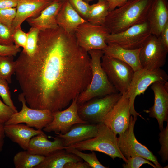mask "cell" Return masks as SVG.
<instances>
[{
	"label": "cell",
	"instance_id": "obj_1",
	"mask_svg": "<svg viewBox=\"0 0 168 168\" xmlns=\"http://www.w3.org/2000/svg\"><path fill=\"white\" fill-rule=\"evenodd\" d=\"M15 61L16 79L33 109L62 110L91 79L88 52L78 44L74 33L59 26L40 30L33 55L21 51Z\"/></svg>",
	"mask_w": 168,
	"mask_h": 168
},
{
	"label": "cell",
	"instance_id": "obj_2",
	"mask_svg": "<svg viewBox=\"0 0 168 168\" xmlns=\"http://www.w3.org/2000/svg\"><path fill=\"white\" fill-rule=\"evenodd\" d=\"M153 0H129L122 6L109 11L104 25L110 34L123 31L147 21Z\"/></svg>",
	"mask_w": 168,
	"mask_h": 168
},
{
	"label": "cell",
	"instance_id": "obj_3",
	"mask_svg": "<svg viewBox=\"0 0 168 168\" xmlns=\"http://www.w3.org/2000/svg\"><path fill=\"white\" fill-rule=\"evenodd\" d=\"M88 53L90 57L91 81L86 88L77 97L78 105L95 98L119 92L109 81L101 65L103 51L92 49Z\"/></svg>",
	"mask_w": 168,
	"mask_h": 168
},
{
	"label": "cell",
	"instance_id": "obj_4",
	"mask_svg": "<svg viewBox=\"0 0 168 168\" xmlns=\"http://www.w3.org/2000/svg\"><path fill=\"white\" fill-rule=\"evenodd\" d=\"M98 124V133L95 137L67 147L74 148L81 151L89 150L101 152L114 160L118 157L126 162L127 159L118 147L116 135L103 123Z\"/></svg>",
	"mask_w": 168,
	"mask_h": 168
},
{
	"label": "cell",
	"instance_id": "obj_5",
	"mask_svg": "<svg viewBox=\"0 0 168 168\" xmlns=\"http://www.w3.org/2000/svg\"><path fill=\"white\" fill-rule=\"evenodd\" d=\"M168 75L161 68L149 70L143 68L135 71L130 86L127 93L130 104V114L133 117L141 116L135 110L134 103L136 97L143 94L148 87L153 83L159 82L165 83Z\"/></svg>",
	"mask_w": 168,
	"mask_h": 168
},
{
	"label": "cell",
	"instance_id": "obj_6",
	"mask_svg": "<svg viewBox=\"0 0 168 168\" xmlns=\"http://www.w3.org/2000/svg\"><path fill=\"white\" fill-rule=\"evenodd\" d=\"M119 92L92 99L78 105V113L80 118L88 124L103 123L106 116L120 98Z\"/></svg>",
	"mask_w": 168,
	"mask_h": 168
},
{
	"label": "cell",
	"instance_id": "obj_7",
	"mask_svg": "<svg viewBox=\"0 0 168 168\" xmlns=\"http://www.w3.org/2000/svg\"><path fill=\"white\" fill-rule=\"evenodd\" d=\"M137 120V117L130 116L128 128L119 134L117 138V144L119 150L126 159L131 157L140 156L152 162L157 168H162L157 157L152 152L136 139L134 129Z\"/></svg>",
	"mask_w": 168,
	"mask_h": 168
},
{
	"label": "cell",
	"instance_id": "obj_8",
	"mask_svg": "<svg viewBox=\"0 0 168 168\" xmlns=\"http://www.w3.org/2000/svg\"><path fill=\"white\" fill-rule=\"evenodd\" d=\"M102 67L110 82L121 94L127 92L132 80L134 71L128 64L117 59L104 54Z\"/></svg>",
	"mask_w": 168,
	"mask_h": 168
},
{
	"label": "cell",
	"instance_id": "obj_9",
	"mask_svg": "<svg viewBox=\"0 0 168 168\" xmlns=\"http://www.w3.org/2000/svg\"><path fill=\"white\" fill-rule=\"evenodd\" d=\"M151 35L150 25L147 21L118 33L109 34L106 37V42L126 49H135L141 48Z\"/></svg>",
	"mask_w": 168,
	"mask_h": 168
},
{
	"label": "cell",
	"instance_id": "obj_10",
	"mask_svg": "<svg viewBox=\"0 0 168 168\" xmlns=\"http://www.w3.org/2000/svg\"><path fill=\"white\" fill-rule=\"evenodd\" d=\"M74 34L78 44L88 52L92 49L103 50L107 46L106 39L110 33L104 25L87 21L78 26Z\"/></svg>",
	"mask_w": 168,
	"mask_h": 168
},
{
	"label": "cell",
	"instance_id": "obj_11",
	"mask_svg": "<svg viewBox=\"0 0 168 168\" xmlns=\"http://www.w3.org/2000/svg\"><path fill=\"white\" fill-rule=\"evenodd\" d=\"M18 99L22 104L21 110L14 113L4 124L24 123L29 127L42 130L53 120L52 112L50 110L28 107L22 93L19 95Z\"/></svg>",
	"mask_w": 168,
	"mask_h": 168
},
{
	"label": "cell",
	"instance_id": "obj_12",
	"mask_svg": "<svg viewBox=\"0 0 168 168\" xmlns=\"http://www.w3.org/2000/svg\"><path fill=\"white\" fill-rule=\"evenodd\" d=\"M168 52L159 37L151 35L140 51L139 58L142 68L149 70L161 68L165 64Z\"/></svg>",
	"mask_w": 168,
	"mask_h": 168
},
{
	"label": "cell",
	"instance_id": "obj_13",
	"mask_svg": "<svg viewBox=\"0 0 168 168\" xmlns=\"http://www.w3.org/2000/svg\"><path fill=\"white\" fill-rule=\"evenodd\" d=\"M77 97L72 100L71 105L66 109L52 112L53 119L43 129V130L47 132H54L56 134H63L76 124L87 123L79 116Z\"/></svg>",
	"mask_w": 168,
	"mask_h": 168
},
{
	"label": "cell",
	"instance_id": "obj_14",
	"mask_svg": "<svg viewBox=\"0 0 168 168\" xmlns=\"http://www.w3.org/2000/svg\"><path fill=\"white\" fill-rule=\"evenodd\" d=\"M127 93L122 94L106 116L103 122L116 135L124 132L129 124L130 104Z\"/></svg>",
	"mask_w": 168,
	"mask_h": 168
},
{
	"label": "cell",
	"instance_id": "obj_15",
	"mask_svg": "<svg viewBox=\"0 0 168 168\" xmlns=\"http://www.w3.org/2000/svg\"><path fill=\"white\" fill-rule=\"evenodd\" d=\"M154 94V105L146 111L150 117L156 118L161 131L165 121H168V82H156L151 85Z\"/></svg>",
	"mask_w": 168,
	"mask_h": 168
},
{
	"label": "cell",
	"instance_id": "obj_16",
	"mask_svg": "<svg viewBox=\"0 0 168 168\" xmlns=\"http://www.w3.org/2000/svg\"><path fill=\"white\" fill-rule=\"evenodd\" d=\"M52 2L44 0H18L15 17L11 28L12 32L21 27L27 19L38 16Z\"/></svg>",
	"mask_w": 168,
	"mask_h": 168
},
{
	"label": "cell",
	"instance_id": "obj_17",
	"mask_svg": "<svg viewBox=\"0 0 168 168\" xmlns=\"http://www.w3.org/2000/svg\"><path fill=\"white\" fill-rule=\"evenodd\" d=\"M98 130V124L78 123L74 124L67 133L55 136L61 139L66 147L95 137Z\"/></svg>",
	"mask_w": 168,
	"mask_h": 168
},
{
	"label": "cell",
	"instance_id": "obj_18",
	"mask_svg": "<svg viewBox=\"0 0 168 168\" xmlns=\"http://www.w3.org/2000/svg\"><path fill=\"white\" fill-rule=\"evenodd\" d=\"M64 0L52 2L44 9L37 16L30 18L26 21L31 27L40 30L57 28L58 25L56 18Z\"/></svg>",
	"mask_w": 168,
	"mask_h": 168
},
{
	"label": "cell",
	"instance_id": "obj_19",
	"mask_svg": "<svg viewBox=\"0 0 168 168\" xmlns=\"http://www.w3.org/2000/svg\"><path fill=\"white\" fill-rule=\"evenodd\" d=\"M147 21L150 25L152 34L159 37L163 28L168 23V0H153Z\"/></svg>",
	"mask_w": 168,
	"mask_h": 168
},
{
	"label": "cell",
	"instance_id": "obj_20",
	"mask_svg": "<svg viewBox=\"0 0 168 168\" xmlns=\"http://www.w3.org/2000/svg\"><path fill=\"white\" fill-rule=\"evenodd\" d=\"M4 128L5 136L24 150H27L33 137L43 132L22 123L4 124Z\"/></svg>",
	"mask_w": 168,
	"mask_h": 168
},
{
	"label": "cell",
	"instance_id": "obj_21",
	"mask_svg": "<svg viewBox=\"0 0 168 168\" xmlns=\"http://www.w3.org/2000/svg\"><path fill=\"white\" fill-rule=\"evenodd\" d=\"M55 136L53 137V141L49 140L43 132L34 136L31 139L27 150L31 153L46 156L57 150L64 149L61 139Z\"/></svg>",
	"mask_w": 168,
	"mask_h": 168
},
{
	"label": "cell",
	"instance_id": "obj_22",
	"mask_svg": "<svg viewBox=\"0 0 168 168\" xmlns=\"http://www.w3.org/2000/svg\"><path fill=\"white\" fill-rule=\"evenodd\" d=\"M103 50L104 54L122 61L129 65L134 71L141 68L139 58L141 48L127 49L113 44H108Z\"/></svg>",
	"mask_w": 168,
	"mask_h": 168
},
{
	"label": "cell",
	"instance_id": "obj_23",
	"mask_svg": "<svg viewBox=\"0 0 168 168\" xmlns=\"http://www.w3.org/2000/svg\"><path fill=\"white\" fill-rule=\"evenodd\" d=\"M56 21L58 26L65 31L72 33H74L78 26L87 21L79 14L66 0H64Z\"/></svg>",
	"mask_w": 168,
	"mask_h": 168
},
{
	"label": "cell",
	"instance_id": "obj_24",
	"mask_svg": "<svg viewBox=\"0 0 168 168\" xmlns=\"http://www.w3.org/2000/svg\"><path fill=\"white\" fill-rule=\"evenodd\" d=\"M82 161V159L79 156L63 149L45 156L43 161L34 168H64L68 162Z\"/></svg>",
	"mask_w": 168,
	"mask_h": 168
},
{
	"label": "cell",
	"instance_id": "obj_25",
	"mask_svg": "<svg viewBox=\"0 0 168 168\" xmlns=\"http://www.w3.org/2000/svg\"><path fill=\"white\" fill-rule=\"evenodd\" d=\"M97 3L90 5L86 21L92 24L104 25L109 12V4L106 0H97Z\"/></svg>",
	"mask_w": 168,
	"mask_h": 168
},
{
	"label": "cell",
	"instance_id": "obj_26",
	"mask_svg": "<svg viewBox=\"0 0 168 168\" xmlns=\"http://www.w3.org/2000/svg\"><path fill=\"white\" fill-rule=\"evenodd\" d=\"M45 157L31 153L26 150L16 154L13 162L16 168H34L43 161Z\"/></svg>",
	"mask_w": 168,
	"mask_h": 168
},
{
	"label": "cell",
	"instance_id": "obj_27",
	"mask_svg": "<svg viewBox=\"0 0 168 168\" xmlns=\"http://www.w3.org/2000/svg\"><path fill=\"white\" fill-rule=\"evenodd\" d=\"M13 56H0V78L6 80L9 84L12 76L15 73L16 62Z\"/></svg>",
	"mask_w": 168,
	"mask_h": 168
},
{
	"label": "cell",
	"instance_id": "obj_28",
	"mask_svg": "<svg viewBox=\"0 0 168 168\" xmlns=\"http://www.w3.org/2000/svg\"><path fill=\"white\" fill-rule=\"evenodd\" d=\"M64 149L68 152L74 154L83 160L90 165L91 168H107L100 162L94 151H92L91 153H85L74 148L66 147Z\"/></svg>",
	"mask_w": 168,
	"mask_h": 168
},
{
	"label": "cell",
	"instance_id": "obj_29",
	"mask_svg": "<svg viewBox=\"0 0 168 168\" xmlns=\"http://www.w3.org/2000/svg\"><path fill=\"white\" fill-rule=\"evenodd\" d=\"M40 30L31 27L27 32V38L25 48L22 52L28 56H31L36 49Z\"/></svg>",
	"mask_w": 168,
	"mask_h": 168
},
{
	"label": "cell",
	"instance_id": "obj_30",
	"mask_svg": "<svg viewBox=\"0 0 168 168\" xmlns=\"http://www.w3.org/2000/svg\"><path fill=\"white\" fill-rule=\"evenodd\" d=\"M159 136V141L161 147L158 152L161 156L162 162L165 163L168 160V121L166 127L161 130Z\"/></svg>",
	"mask_w": 168,
	"mask_h": 168
},
{
	"label": "cell",
	"instance_id": "obj_31",
	"mask_svg": "<svg viewBox=\"0 0 168 168\" xmlns=\"http://www.w3.org/2000/svg\"><path fill=\"white\" fill-rule=\"evenodd\" d=\"M8 84L6 80L0 78V96L4 103L16 113L18 111L11 99Z\"/></svg>",
	"mask_w": 168,
	"mask_h": 168
},
{
	"label": "cell",
	"instance_id": "obj_32",
	"mask_svg": "<svg viewBox=\"0 0 168 168\" xmlns=\"http://www.w3.org/2000/svg\"><path fill=\"white\" fill-rule=\"evenodd\" d=\"M83 19L86 20L90 5L83 0H66Z\"/></svg>",
	"mask_w": 168,
	"mask_h": 168
},
{
	"label": "cell",
	"instance_id": "obj_33",
	"mask_svg": "<svg viewBox=\"0 0 168 168\" xmlns=\"http://www.w3.org/2000/svg\"><path fill=\"white\" fill-rule=\"evenodd\" d=\"M149 160L142 157L135 156L127 159L125 164H123L124 168H139L144 164H148L154 168H157L155 165Z\"/></svg>",
	"mask_w": 168,
	"mask_h": 168
},
{
	"label": "cell",
	"instance_id": "obj_34",
	"mask_svg": "<svg viewBox=\"0 0 168 168\" xmlns=\"http://www.w3.org/2000/svg\"><path fill=\"white\" fill-rule=\"evenodd\" d=\"M16 13V7L0 9V22L11 29Z\"/></svg>",
	"mask_w": 168,
	"mask_h": 168
},
{
	"label": "cell",
	"instance_id": "obj_35",
	"mask_svg": "<svg viewBox=\"0 0 168 168\" xmlns=\"http://www.w3.org/2000/svg\"><path fill=\"white\" fill-rule=\"evenodd\" d=\"M12 38L15 45L18 48L21 47L24 49L26 45L27 33H25L21 29V26L18 27L13 31Z\"/></svg>",
	"mask_w": 168,
	"mask_h": 168
},
{
	"label": "cell",
	"instance_id": "obj_36",
	"mask_svg": "<svg viewBox=\"0 0 168 168\" xmlns=\"http://www.w3.org/2000/svg\"><path fill=\"white\" fill-rule=\"evenodd\" d=\"M11 29L0 22V40L4 45L14 44Z\"/></svg>",
	"mask_w": 168,
	"mask_h": 168
},
{
	"label": "cell",
	"instance_id": "obj_37",
	"mask_svg": "<svg viewBox=\"0 0 168 168\" xmlns=\"http://www.w3.org/2000/svg\"><path fill=\"white\" fill-rule=\"evenodd\" d=\"M21 51L20 48L14 44L6 45L0 44V56H15Z\"/></svg>",
	"mask_w": 168,
	"mask_h": 168
},
{
	"label": "cell",
	"instance_id": "obj_38",
	"mask_svg": "<svg viewBox=\"0 0 168 168\" xmlns=\"http://www.w3.org/2000/svg\"><path fill=\"white\" fill-rule=\"evenodd\" d=\"M15 113L12 109L0 100V120L1 122L4 124Z\"/></svg>",
	"mask_w": 168,
	"mask_h": 168
},
{
	"label": "cell",
	"instance_id": "obj_39",
	"mask_svg": "<svg viewBox=\"0 0 168 168\" xmlns=\"http://www.w3.org/2000/svg\"><path fill=\"white\" fill-rule=\"evenodd\" d=\"M159 37L163 45L168 50V23L162 30Z\"/></svg>",
	"mask_w": 168,
	"mask_h": 168
},
{
	"label": "cell",
	"instance_id": "obj_40",
	"mask_svg": "<svg viewBox=\"0 0 168 168\" xmlns=\"http://www.w3.org/2000/svg\"><path fill=\"white\" fill-rule=\"evenodd\" d=\"M64 168H91L86 162L83 161L76 162H69L67 163Z\"/></svg>",
	"mask_w": 168,
	"mask_h": 168
},
{
	"label": "cell",
	"instance_id": "obj_41",
	"mask_svg": "<svg viewBox=\"0 0 168 168\" xmlns=\"http://www.w3.org/2000/svg\"><path fill=\"white\" fill-rule=\"evenodd\" d=\"M18 1V0H0V10L16 8Z\"/></svg>",
	"mask_w": 168,
	"mask_h": 168
},
{
	"label": "cell",
	"instance_id": "obj_42",
	"mask_svg": "<svg viewBox=\"0 0 168 168\" xmlns=\"http://www.w3.org/2000/svg\"><path fill=\"white\" fill-rule=\"evenodd\" d=\"M108 3L109 11H112L119 7L127 2L129 0H106Z\"/></svg>",
	"mask_w": 168,
	"mask_h": 168
},
{
	"label": "cell",
	"instance_id": "obj_43",
	"mask_svg": "<svg viewBox=\"0 0 168 168\" xmlns=\"http://www.w3.org/2000/svg\"><path fill=\"white\" fill-rule=\"evenodd\" d=\"M4 124L0 120V152L3 149L5 136L4 128Z\"/></svg>",
	"mask_w": 168,
	"mask_h": 168
},
{
	"label": "cell",
	"instance_id": "obj_44",
	"mask_svg": "<svg viewBox=\"0 0 168 168\" xmlns=\"http://www.w3.org/2000/svg\"><path fill=\"white\" fill-rule=\"evenodd\" d=\"M86 2L89 3V2H92L93 1L95 0H83Z\"/></svg>",
	"mask_w": 168,
	"mask_h": 168
},
{
	"label": "cell",
	"instance_id": "obj_45",
	"mask_svg": "<svg viewBox=\"0 0 168 168\" xmlns=\"http://www.w3.org/2000/svg\"><path fill=\"white\" fill-rule=\"evenodd\" d=\"M44 0L49 1H52V2H53V1H54L60 0Z\"/></svg>",
	"mask_w": 168,
	"mask_h": 168
},
{
	"label": "cell",
	"instance_id": "obj_46",
	"mask_svg": "<svg viewBox=\"0 0 168 168\" xmlns=\"http://www.w3.org/2000/svg\"><path fill=\"white\" fill-rule=\"evenodd\" d=\"M0 44L4 45L2 42L0 40Z\"/></svg>",
	"mask_w": 168,
	"mask_h": 168
}]
</instances>
